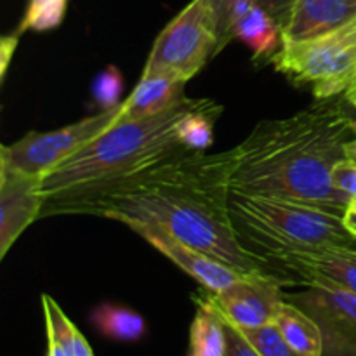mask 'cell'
<instances>
[{
	"label": "cell",
	"instance_id": "4dcf8cb0",
	"mask_svg": "<svg viewBox=\"0 0 356 356\" xmlns=\"http://www.w3.org/2000/svg\"><path fill=\"white\" fill-rule=\"evenodd\" d=\"M346 155H348V159L356 160V138L351 139V141H348V145H346Z\"/></svg>",
	"mask_w": 356,
	"mask_h": 356
},
{
	"label": "cell",
	"instance_id": "52a82bcc",
	"mask_svg": "<svg viewBox=\"0 0 356 356\" xmlns=\"http://www.w3.org/2000/svg\"><path fill=\"white\" fill-rule=\"evenodd\" d=\"M122 104L113 110L97 111L96 115L65 125L49 132H28L19 141L3 145L0 149V163L30 176L44 177L92 139L113 127L120 118Z\"/></svg>",
	"mask_w": 356,
	"mask_h": 356
},
{
	"label": "cell",
	"instance_id": "4316f807",
	"mask_svg": "<svg viewBox=\"0 0 356 356\" xmlns=\"http://www.w3.org/2000/svg\"><path fill=\"white\" fill-rule=\"evenodd\" d=\"M19 37L21 35L17 31H13L10 35H3L0 38V82L6 80L7 70H9L10 61H13L17 44H19Z\"/></svg>",
	"mask_w": 356,
	"mask_h": 356
},
{
	"label": "cell",
	"instance_id": "ffe728a7",
	"mask_svg": "<svg viewBox=\"0 0 356 356\" xmlns=\"http://www.w3.org/2000/svg\"><path fill=\"white\" fill-rule=\"evenodd\" d=\"M70 0H28L17 33L24 31H51L63 23Z\"/></svg>",
	"mask_w": 356,
	"mask_h": 356
},
{
	"label": "cell",
	"instance_id": "ac0fdd59",
	"mask_svg": "<svg viewBox=\"0 0 356 356\" xmlns=\"http://www.w3.org/2000/svg\"><path fill=\"white\" fill-rule=\"evenodd\" d=\"M92 325L104 337L120 343H136L146 334V322L134 309L118 305H101L90 315Z\"/></svg>",
	"mask_w": 356,
	"mask_h": 356
},
{
	"label": "cell",
	"instance_id": "7402d4cb",
	"mask_svg": "<svg viewBox=\"0 0 356 356\" xmlns=\"http://www.w3.org/2000/svg\"><path fill=\"white\" fill-rule=\"evenodd\" d=\"M240 332H242L243 337L256 348V351L261 356H301L289 346L287 341L282 337V334L278 332V329L273 323L257 327V329L240 330Z\"/></svg>",
	"mask_w": 356,
	"mask_h": 356
},
{
	"label": "cell",
	"instance_id": "7a4b0ae2",
	"mask_svg": "<svg viewBox=\"0 0 356 356\" xmlns=\"http://www.w3.org/2000/svg\"><path fill=\"white\" fill-rule=\"evenodd\" d=\"M356 138L341 99L316 101L284 118L263 120L235 148L232 193L313 205L344 216L350 198L334 188L332 170Z\"/></svg>",
	"mask_w": 356,
	"mask_h": 356
},
{
	"label": "cell",
	"instance_id": "9a60e30c",
	"mask_svg": "<svg viewBox=\"0 0 356 356\" xmlns=\"http://www.w3.org/2000/svg\"><path fill=\"white\" fill-rule=\"evenodd\" d=\"M233 38L242 40L252 51L254 61L271 63L284 44V30L259 3H254L236 23Z\"/></svg>",
	"mask_w": 356,
	"mask_h": 356
},
{
	"label": "cell",
	"instance_id": "9c48e42d",
	"mask_svg": "<svg viewBox=\"0 0 356 356\" xmlns=\"http://www.w3.org/2000/svg\"><path fill=\"white\" fill-rule=\"evenodd\" d=\"M305 309L323 336V356H356V294L341 289L306 285V291L285 294Z\"/></svg>",
	"mask_w": 356,
	"mask_h": 356
},
{
	"label": "cell",
	"instance_id": "8992f818",
	"mask_svg": "<svg viewBox=\"0 0 356 356\" xmlns=\"http://www.w3.org/2000/svg\"><path fill=\"white\" fill-rule=\"evenodd\" d=\"M218 24L209 0H191L156 37L143 75L167 73L188 82L218 54Z\"/></svg>",
	"mask_w": 356,
	"mask_h": 356
},
{
	"label": "cell",
	"instance_id": "ba28073f",
	"mask_svg": "<svg viewBox=\"0 0 356 356\" xmlns=\"http://www.w3.org/2000/svg\"><path fill=\"white\" fill-rule=\"evenodd\" d=\"M287 282L275 275H245L225 291L212 294L205 291V301L229 325L240 330L257 329L273 323L278 308L285 301L282 289Z\"/></svg>",
	"mask_w": 356,
	"mask_h": 356
},
{
	"label": "cell",
	"instance_id": "f1b7e54d",
	"mask_svg": "<svg viewBox=\"0 0 356 356\" xmlns=\"http://www.w3.org/2000/svg\"><path fill=\"white\" fill-rule=\"evenodd\" d=\"M341 101H343L344 108H346L348 115L351 117V120H353V125L356 129V87L351 90L350 94H346L344 97H341Z\"/></svg>",
	"mask_w": 356,
	"mask_h": 356
},
{
	"label": "cell",
	"instance_id": "5bb4252c",
	"mask_svg": "<svg viewBox=\"0 0 356 356\" xmlns=\"http://www.w3.org/2000/svg\"><path fill=\"white\" fill-rule=\"evenodd\" d=\"M184 86L186 82L167 73L141 75L134 90L125 97V101H122L118 122L143 120L177 106L186 99Z\"/></svg>",
	"mask_w": 356,
	"mask_h": 356
},
{
	"label": "cell",
	"instance_id": "4fadbf2b",
	"mask_svg": "<svg viewBox=\"0 0 356 356\" xmlns=\"http://www.w3.org/2000/svg\"><path fill=\"white\" fill-rule=\"evenodd\" d=\"M356 17V0H296L284 40H302L332 31Z\"/></svg>",
	"mask_w": 356,
	"mask_h": 356
},
{
	"label": "cell",
	"instance_id": "8fae6325",
	"mask_svg": "<svg viewBox=\"0 0 356 356\" xmlns=\"http://www.w3.org/2000/svg\"><path fill=\"white\" fill-rule=\"evenodd\" d=\"M42 177L30 176L0 163V259L24 229L42 218Z\"/></svg>",
	"mask_w": 356,
	"mask_h": 356
},
{
	"label": "cell",
	"instance_id": "3957f363",
	"mask_svg": "<svg viewBox=\"0 0 356 356\" xmlns=\"http://www.w3.org/2000/svg\"><path fill=\"white\" fill-rule=\"evenodd\" d=\"M197 101L186 97L163 113L143 120L117 122L72 159L45 174L42 177V218L76 216L83 205L170 156L188 152L179 143L177 125Z\"/></svg>",
	"mask_w": 356,
	"mask_h": 356
},
{
	"label": "cell",
	"instance_id": "277c9868",
	"mask_svg": "<svg viewBox=\"0 0 356 356\" xmlns=\"http://www.w3.org/2000/svg\"><path fill=\"white\" fill-rule=\"evenodd\" d=\"M229 216L240 242L268 264L270 257L285 252L356 247L344 216L313 205L232 193Z\"/></svg>",
	"mask_w": 356,
	"mask_h": 356
},
{
	"label": "cell",
	"instance_id": "6da1fadb",
	"mask_svg": "<svg viewBox=\"0 0 356 356\" xmlns=\"http://www.w3.org/2000/svg\"><path fill=\"white\" fill-rule=\"evenodd\" d=\"M235 149L225 153L181 152L117 190L83 205L79 214L99 216L129 226L162 229L174 238L242 271L282 277L250 252L229 216Z\"/></svg>",
	"mask_w": 356,
	"mask_h": 356
},
{
	"label": "cell",
	"instance_id": "484cf974",
	"mask_svg": "<svg viewBox=\"0 0 356 356\" xmlns=\"http://www.w3.org/2000/svg\"><path fill=\"white\" fill-rule=\"evenodd\" d=\"M275 21L282 26V30L287 24L289 17H291L292 7H294L296 0H256Z\"/></svg>",
	"mask_w": 356,
	"mask_h": 356
},
{
	"label": "cell",
	"instance_id": "2e32d148",
	"mask_svg": "<svg viewBox=\"0 0 356 356\" xmlns=\"http://www.w3.org/2000/svg\"><path fill=\"white\" fill-rule=\"evenodd\" d=\"M273 325L298 355L323 356V336L318 323L294 302L287 299L282 302Z\"/></svg>",
	"mask_w": 356,
	"mask_h": 356
},
{
	"label": "cell",
	"instance_id": "30bf717a",
	"mask_svg": "<svg viewBox=\"0 0 356 356\" xmlns=\"http://www.w3.org/2000/svg\"><path fill=\"white\" fill-rule=\"evenodd\" d=\"M270 264L291 285H320L356 294V247L278 254L270 257Z\"/></svg>",
	"mask_w": 356,
	"mask_h": 356
},
{
	"label": "cell",
	"instance_id": "f546056e",
	"mask_svg": "<svg viewBox=\"0 0 356 356\" xmlns=\"http://www.w3.org/2000/svg\"><path fill=\"white\" fill-rule=\"evenodd\" d=\"M344 225H346V228L350 229L351 235L356 238V214H350V212H346V214H344Z\"/></svg>",
	"mask_w": 356,
	"mask_h": 356
},
{
	"label": "cell",
	"instance_id": "7c38bea8",
	"mask_svg": "<svg viewBox=\"0 0 356 356\" xmlns=\"http://www.w3.org/2000/svg\"><path fill=\"white\" fill-rule=\"evenodd\" d=\"M129 229H132L136 235L146 240L153 249L159 250L162 256L172 261L179 270H183L193 280H197L204 291L212 292V294H218V292L225 291L229 285L235 284L236 280L249 275L242 273V271L214 259L209 254L202 252V250L174 238L172 235H169L167 232H162V229L149 228V226L141 225L129 226Z\"/></svg>",
	"mask_w": 356,
	"mask_h": 356
},
{
	"label": "cell",
	"instance_id": "d6a6232c",
	"mask_svg": "<svg viewBox=\"0 0 356 356\" xmlns=\"http://www.w3.org/2000/svg\"><path fill=\"white\" fill-rule=\"evenodd\" d=\"M188 356H202V355H198V353H195V351H190V355Z\"/></svg>",
	"mask_w": 356,
	"mask_h": 356
},
{
	"label": "cell",
	"instance_id": "d6986e66",
	"mask_svg": "<svg viewBox=\"0 0 356 356\" xmlns=\"http://www.w3.org/2000/svg\"><path fill=\"white\" fill-rule=\"evenodd\" d=\"M226 325L205 299H198V309L190 329V351L202 356H226Z\"/></svg>",
	"mask_w": 356,
	"mask_h": 356
},
{
	"label": "cell",
	"instance_id": "d4e9b609",
	"mask_svg": "<svg viewBox=\"0 0 356 356\" xmlns=\"http://www.w3.org/2000/svg\"><path fill=\"white\" fill-rule=\"evenodd\" d=\"M222 320V318H221ZM225 322V320H222ZM226 337H228V346H226V356H261L256 348L243 337V334L233 325L226 323Z\"/></svg>",
	"mask_w": 356,
	"mask_h": 356
},
{
	"label": "cell",
	"instance_id": "cb8c5ba5",
	"mask_svg": "<svg viewBox=\"0 0 356 356\" xmlns=\"http://www.w3.org/2000/svg\"><path fill=\"white\" fill-rule=\"evenodd\" d=\"M233 2L235 0H209V3L212 7V13H214L216 24H218V52H221L232 42V37H229V13H232Z\"/></svg>",
	"mask_w": 356,
	"mask_h": 356
},
{
	"label": "cell",
	"instance_id": "1f68e13d",
	"mask_svg": "<svg viewBox=\"0 0 356 356\" xmlns=\"http://www.w3.org/2000/svg\"><path fill=\"white\" fill-rule=\"evenodd\" d=\"M346 212H350V214H356V197L350 198V202H348L346 205ZM346 212H344V214H346Z\"/></svg>",
	"mask_w": 356,
	"mask_h": 356
},
{
	"label": "cell",
	"instance_id": "5b68a950",
	"mask_svg": "<svg viewBox=\"0 0 356 356\" xmlns=\"http://www.w3.org/2000/svg\"><path fill=\"white\" fill-rule=\"evenodd\" d=\"M271 65L316 101L341 99L356 87V17L318 37L284 40Z\"/></svg>",
	"mask_w": 356,
	"mask_h": 356
},
{
	"label": "cell",
	"instance_id": "44dd1931",
	"mask_svg": "<svg viewBox=\"0 0 356 356\" xmlns=\"http://www.w3.org/2000/svg\"><path fill=\"white\" fill-rule=\"evenodd\" d=\"M122 92H124V79L117 66L113 65L106 66L103 72L97 73L90 86V94H92L94 103L101 108L99 111L120 106Z\"/></svg>",
	"mask_w": 356,
	"mask_h": 356
},
{
	"label": "cell",
	"instance_id": "83f0119b",
	"mask_svg": "<svg viewBox=\"0 0 356 356\" xmlns=\"http://www.w3.org/2000/svg\"><path fill=\"white\" fill-rule=\"evenodd\" d=\"M47 356H70L63 344L51 332H47Z\"/></svg>",
	"mask_w": 356,
	"mask_h": 356
},
{
	"label": "cell",
	"instance_id": "e0dca14e",
	"mask_svg": "<svg viewBox=\"0 0 356 356\" xmlns=\"http://www.w3.org/2000/svg\"><path fill=\"white\" fill-rule=\"evenodd\" d=\"M221 113V104L212 99H198L177 125V136L183 148L193 153L207 152L214 143V124Z\"/></svg>",
	"mask_w": 356,
	"mask_h": 356
},
{
	"label": "cell",
	"instance_id": "603a6c76",
	"mask_svg": "<svg viewBox=\"0 0 356 356\" xmlns=\"http://www.w3.org/2000/svg\"><path fill=\"white\" fill-rule=\"evenodd\" d=\"M332 184L344 197H356V160L344 159L334 167Z\"/></svg>",
	"mask_w": 356,
	"mask_h": 356
}]
</instances>
